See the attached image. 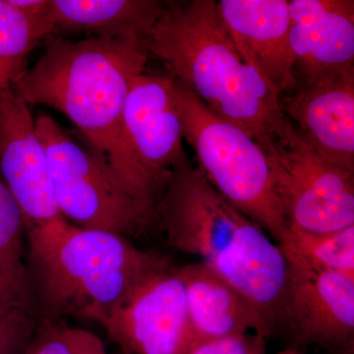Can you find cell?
Segmentation results:
<instances>
[{"instance_id":"1","label":"cell","mask_w":354,"mask_h":354,"mask_svg":"<svg viewBox=\"0 0 354 354\" xmlns=\"http://www.w3.org/2000/svg\"><path fill=\"white\" fill-rule=\"evenodd\" d=\"M46 39L44 55L13 90L28 106L43 104L66 116L138 201L122 116L133 82L146 71V38Z\"/></svg>"},{"instance_id":"2","label":"cell","mask_w":354,"mask_h":354,"mask_svg":"<svg viewBox=\"0 0 354 354\" xmlns=\"http://www.w3.org/2000/svg\"><path fill=\"white\" fill-rule=\"evenodd\" d=\"M158 216L169 246L199 256L255 305L272 332L283 327L288 281L283 249L225 201L189 158L171 172Z\"/></svg>"},{"instance_id":"3","label":"cell","mask_w":354,"mask_h":354,"mask_svg":"<svg viewBox=\"0 0 354 354\" xmlns=\"http://www.w3.org/2000/svg\"><path fill=\"white\" fill-rule=\"evenodd\" d=\"M26 276L41 320L101 324L142 279L174 266L127 237L78 227L64 216L26 232Z\"/></svg>"},{"instance_id":"4","label":"cell","mask_w":354,"mask_h":354,"mask_svg":"<svg viewBox=\"0 0 354 354\" xmlns=\"http://www.w3.org/2000/svg\"><path fill=\"white\" fill-rule=\"evenodd\" d=\"M146 44L212 113L256 141L274 135L288 120L278 95L242 58L215 0L167 2Z\"/></svg>"},{"instance_id":"5","label":"cell","mask_w":354,"mask_h":354,"mask_svg":"<svg viewBox=\"0 0 354 354\" xmlns=\"http://www.w3.org/2000/svg\"><path fill=\"white\" fill-rule=\"evenodd\" d=\"M171 78L183 139L194 151L196 167L225 201L281 243L288 225L274 196L264 151L248 133L212 113Z\"/></svg>"},{"instance_id":"6","label":"cell","mask_w":354,"mask_h":354,"mask_svg":"<svg viewBox=\"0 0 354 354\" xmlns=\"http://www.w3.org/2000/svg\"><path fill=\"white\" fill-rule=\"evenodd\" d=\"M35 124L65 220L127 239L158 227L157 212L137 201L104 158L76 143L50 115L39 114Z\"/></svg>"},{"instance_id":"7","label":"cell","mask_w":354,"mask_h":354,"mask_svg":"<svg viewBox=\"0 0 354 354\" xmlns=\"http://www.w3.org/2000/svg\"><path fill=\"white\" fill-rule=\"evenodd\" d=\"M257 143L288 227L320 234L354 225V171L321 156L288 120Z\"/></svg>"},{"instance_id":"8","label":"cell","mask_w":354,"mask_h":354,"mask_svg":"<svg viewBox=\"0 0 354 354\" xmlns=\"http://www.w3.org/2000/svg\"><path fill=\"white\" fill-rule=\"evenodd\" d=\"M171 82V74L146 70L133 82L122 116L135 195L156 212L171 172L188 158Z\"/></svg>"},{"instance_id":"9","label":"cell","mask_w":354,"mask_h":354,"mask_svg":"<svg viewBox=\"0 0 354 354\" xmlns=\"http://www.w3.org/2000/svg\"><path fill=\"white\" fill-rule=\"evenodd\" d=\"M129 354H186L192 346L185 286L171 266L142 279L102 323Z\"/></svg>"},{"instance_id":"10","label":"cell","mask_w":354,"mask_h":354,"mask_svg":"<svg viewBox=\"0 0 354 354\" xmlns=\"http://www.w3.org/2000/svg\"><path fill=\"white\" fill-rule=\"evenodd\" d=\"M288 261L285 320L295 346H354V279L310 265L281 247Z\"/></svg>"},{"instance_id":"11","label":"cell","mask_w":354,"mask_h":354,"mask_svg":"<svg viewBox=\"0 0 354 354\" xmlns=\"http://www.w3.org/2000/svg\"><path fill=\"white\" fill-rule=\"evenodd\" d=\"M0 176L19 205L26 232L62 218L35 120L13 88L0 93Z\"/></svg>"},{"instance_id":"12","label":"cell","mask_w":354,"mask_h":354,"mask_svg":"<svg viewBox=\"0 0 354 354\" xmlns=\"http://www.w3.org/2000/svg\"><path fill=\"white\" fill-rule=\"evenodd\" d=\"M279 106L314 150L354 171V68L281 95Z\"/></svg>"},{"instance_id":"13","label":"cell","mask_w":354,"mask_h":354,"mask_svg":"<svg viewBox=\"0 0 354 354\" xmlns=\"http://www.w3.org/2000/svg\"><path fill=\"white\" fill-rule=\"evenodd\" d=\"M218 8L242 58L274 95L297 88L286 0H221Z\"/></svg>"},{"instance_id":"14","label":"cell","mask_w":354,"mask_h":354,"mask_svg":"<svg viewBox=\"0 0 354 354\" xmlns=\"http://www.w3.org/2000/svg\"><path fill=\"white\" fill-rule=\"evenodd\" d=\"M288 7L290 48L301 88L354 68L353 0H291Z\"/></svg>"},{"instance_id":"15","label":"cell","mask_w":354,"mask_h":354,"mask_svg":"<svg viewBox=\"0 0 354 354\" xmlns=\"http://www.w3.org/2000/svg\"><path fill=\"white\" fill-rule=\"evenodd\" d=\"M178 272L185 286L192 346L247 333L266 337L274 333L255 305L204 263H191Z\"/></svg>"},{"instance_id":"16","label":"cell","mask_w":354,"mask_h":354,"mask_svg":"<svg viewBox=\"0 0 354 354\" xmlns=\"http://www.w3.org/2000/svg\"><path fill=\"white\" fill-rule=\"evenodd\" d=\"M165 6L158 0H53L50 36L67 32L87 38H146Z\"/></svg>"},{"instance_id":"17","label":"cell","mask_w":354,"mask_h":354,"mask_svg":"<svg viewBox=\"0 0 354 354\" xmlns=\"http://www.w3.org/2000/svg\"><path fill=\"white\" fill-rule=\"evenodd\" d=\"M24 218L0 176V302L32 301L26 276Z\"/></svg>"},{"instance_id":"18","label":"cell","mask_w":354,"mask_h":354,"mask_svg":"<svg viewBox=\"0 0 354 354\" xmlns=\"http://www.w3.org/2000/svg\"><path fill=\"white\" fill-rule=\"evenodd\" d=\"M279 245L314 267L354 279V225L320 234L288 227Z\"/></svg>"},{"instance_id":"19","label":"cell","mask_w":354,"mask_h":354,"mask_svg":"<svg viewBox=\"0 0 354 354\" xmlns=\"http://www.w3.org/2000/svg\"><path fill=\"white\" fill-rule=\"evenodd\" d=\"M41 32L19 10L0 4V93L13 88L25 73L28 55L43 39Z\"/></svg>"},{"instance_id":"20","label":"cell","mask_w":354,"mask_h":354,"mask_svg":"<svg viewBox=\"0 0 354 354\" xmlns=\"http://www.w3.org/2000/svg\"><path fill=\"white\" fill-rule=\"evenodd\" d=\"M60 322L41 320L23 354H106L97 335Z\"/></svg>"},{"instance_id":"21","label":"cell","mask_w":354,"mask_h":354,"mask_svg":"<svg viewBox=\"0 0 354 354\" xmlns=\"http://www.w3.org/2000/svg\"><path fill=\"white\" fill-rule=\"evenodd\" d=\"M32 302H0V354H23L41 323Z\"/></svg>"},{"instance_id":"22","label":"cell","mask_w":354,"mask_h":354,"mask_svg":"<svg viewBox=\"0 0 354 354\" xmlns=\"http://www.w3.org/2000/svg\"><path fill=\"white\" fill-rule=\"evenodd\" d=\"M266 348L267 337L247 333L193 344L186 354H267Z\"/></svg>"},{"instance_id":"23","label":"cell","mask_w":354,"mask_h":354,"mask_svg":"<svg viewBox=\"0 0 354 354\" xmlns=\"http://www.w3.org/2000/svg\"><path fill=\"white\" fill-rule=\"evenodd\" d=\"M41 32L43 38L50 36V15L53 0H7Z\"/></svg>"},{"instance_id":"24","label":"cell","mask_w":354,"mask_h":354,"mask_svg":"<svg viewBox=\"0 0 354 354\" xmlns=\"http://www.w3.org/2000/svg\"><path fill=\"white\" fill-rule=\"evenodd\" d=\"M274 354H306L304 353V349L298 348V346H292L290 348L283 349Z\"/></svg>"},{"instance_id":"25","label":"cell","mask_w":354,"mask_h":354,"mask_svg":"<svg viewBox=\"0 0 354 354\" xmlns=\"http://www.w3.org/2000/svg\"><path fill=\"white\" fill-rule=\"evenodd\" d=\"M337 351L335 354H354V346L353 348L339 349V351Z\"/></svg>"}]
</instances>
